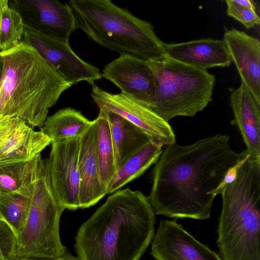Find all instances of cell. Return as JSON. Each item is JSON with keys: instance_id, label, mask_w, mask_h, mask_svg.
Instances as JSON below:
<instances>
[{"instance_id": "6da1fadb", "label": "cell", "mask_w": 260, "mask_h": 260, "mask_svg": "<svg viewBox=\"0 0 260 260\" xmlns=\"http://www.w3.org/2000/svg\"><path fill=\"white\" fill-rule=\"evenodd\" d=\"M218 134L185 146L167 145L154 164L148 200L155 215L203 220L210 216L215 197L210 193L228 171L248 154L230 147Z\"/></svg>"}, {"instance_id": "7a4b0ae2", "label": "cell", "mask_w": 260, "mask_h": 260, "mask_svg": "<svg viewBox=\"0 0 260 260\" xmlns=\"http://www.w3.org/2000/svg\"><path fill=\"white\" fill-rule=\"evenodd\" d=\"M155 214L147 197L119 189L79 228L75 248L81 260H140L154 235Z\"/></svg>"}, {"instance_id": "3957f363", "label": "cell", "mask_w": 260, "mask_h": 260, "mask_svg": "<svg viewBox=\"0 0 260 260\" xmlns=\"http://www.w3.org/2000/svg\"><path fill=\"white\" fill-rule=\"evenodd\" d=\"M0 118L16 116L32 127H41L49 109L72 85L24 41L0 51Z\"/></svg>"}, {"instance_id": "277c9868", "label": "cell", "mask_w": 260, "mask_h": 260, "mask_svg": "<svg viewBox=\"0 0 260 260\" xmlns=\"http://www.w3.org/2000/svg\"><path fill=\"white\" fill-rule=\"evenodd\" d=\"M248 157L221 194L216 243L221 260H260V161Z\"/></svg>"}, {"instance_id": "5b68a950", "label": "cell", "mask_w": 260, "mask_h": 260, "mask_svg": "<svg viewBox=\"0 0 260 260\" xmlns=\"http://www.w3.org/2000/svg\"><path fill=\"white\" fill-rule=\"evenodd\" d=\"M77 28L98 44L120 54L150 61L166 55L164 42L151 23L110 0H71Z\"/></svg>"}, {"instance_id": "8992f818", "label": "cell", "mask_w": 260, "mask_h": 260, "mask_svg": "<svg viewBox=\"0 0 260 260\" xmlns=\"http://www.w3.org/2000/svg\"><path fill=\"white\" fill-rule=\"evenodd\" d=\"M148 61L156 79V92L150 107L165 121L176 116L193 117L212 101L216 79L207 70L166 55Z\"/></svg>"}, {"instance_id": "52a82bcc", "label": "cell", "mask_w": 260, "mask_h": 260, "mask_svg": "<svg viewBox=\"0 0 260 260\" xmlns=\"http://www.w3.org/2000/svg\"><path fill=\"white\" fill-rule=\"evenodd\" d=\"M64 207L55 196L48 160L44 159L34 184L28 212L11 257L53 259L67 251L59 236V221Z\"/></svg>"}, {"instance_id": "ba28073f", "label": "cell", "mask_w": 260, "mask_h": 260, "mask_svg": "<svg viewBox=\"0 0 260 260\" xmlns=\"http://www.w3.org/2000/svg\"><path fill=\"white\" fill-rule=\"evenodd\" d=\"M34 47L57 73L72 85L86 81L92 86L101 79L96 67L81 59L69 41L49 36L38 28L25 25L23 40Z\"/></svg>"}, {"instance_id": "9c48e42d", "label": "cell", "mask_w": 260, "mask_h": 260, "mask_svg": "<svg viewBox=\"0 0 260 260\" xmlns=\"http://www.w3.org/2000/svg\"><path fill=\"white\" fill-rule=\"evenodd\" d=\"M90 95L99 108L114 112L139 127L152 141L164 146L176 142L175 135L168 122L145 103L122 92L109 93L95 84L92 85Z\"/></svg>"}, {"instance_id": "30bf717a", "label": "cell", "mask_w": 260, "mask_h": 260, "mask_svg": "<svg viewBox=\"0 0 260 260\" xmlns=\"http://www.w3.org/2000/svg\"><path fill=\"white\" fill-rule=\"evenodd\" d=\"M79 138L53 142L48 158L54 194L64 208L69 210L79 208Z\"/></svg>"}, {"instance_id": "8fae6325", "label": "cell", "mask_w": 260, "mask_h": 260, "mask_svg": "<svg viewBox=\"0 0 260 260\" xmlns=\"http://www.w3.org/2000/svg\"><path fill=\"white\" fill-rule=\"evenodd\" d=\"M104 78L132 96L152 105L156 89L155 75L147 60L128 53L120 56L107 64L101 73Z\"/></svg>"}, {"instance_id": "7c38bea8", "label": "cell", "mask_w": 260, "mask_h": 260, "mask_svg": "<svg viewBox=\"0 0 260 260\" xmlns=\"http://www.w3.org/2000/svg\"><path fill=\"white\" fill-rule=\"evenodd\" d=\"M51 144L42 131H36L16 116L0 118V165L32 159Z\"/></svg>"}, {"instance_id": "4fadbf2b", "label": "cell", "mask_w": 260, "mask_h": 260, "mask_svg": "<svg viewBox=\"0 0 260 260\" xmlns=\"http://www.w3.org/2000/svg\"><path fill=\"white\" fill-rule=\"evenodd\" d=\"M156 260H221L174 220H161L151 243Z\"/></svg>"}, {"instance_id": "5bb4252c", "label": "cell", "mask_w": 260, "mask_h": 260, "mask_svg": "<svg viewBox=\"0 0 260 260\" xmlns=\"http://www.w3.org/2000/svg\"><path fill=\"white\" fill-rule=\"evenodd\" d=\"M223 41L243 82L260 104V41L235 28H225Z\"/></svg>"}, {"instance_id": "9a60e30c", "label": "cell", "mask_w": 260, "mask_h": 260, "mask_svg": "<svg viewBox=\"0 0 260 260\" xmlns=\"http://www.w3.org/2000/svg\"><path fill=\"white\" fill-rule=\"evenodd\" d=\"M95 120L87 131L79 138L78 168L80 178L79 208L84 209L97 203L107 193L103 183L96 152Z\"/></svg>"}, {"instance_id": "2e32d148", "label": "cell", "mask_w": 260, "mask_h": 260, "mask_svg": "<svg viewBox=\"0 0 260 260\" xmlns=\"http://www.w3.org/2000/svg\"><path fill=\"white\" fill-rule=\"evenodd\" d=\"M230 105L234 114L232 125L241 133L249 153V159L260 161V104L243 82L229 88Z\"/></svg>"}, {"instance_id": "e0dca14e", "label": "cell", "mask_w": 260, "mask_h": 260, "mask_svg": "<svg viewBox=\"0 0 260 260\" xmlns=\"http://www.w3.org/2000/svg\"><path fill=\"white\" fill-rule=\"evenodd\" d=\"M166 55L182 63L207 70L227 67L232 62L223 40L203 38L180 43H164Z\"/></svg>"}, {"instance_id": "ac0fdd59", "label": "cell", "mask_w": 260, "mask_h": 260, "mask_svg": "<svg viewBox=\"0 0 260 260\" xmlns=\"http://www.w3.org/2000/svg\"><path fill=\"white\" fill-rule=\"evenodd\" d=\"M99 109L104 111L109 124L117 171L152 140L139 127L119 115L104 108Z\"/></svg>"}, {"instance_id": "d6986e66", "label": "cell", "mask_w": 260, "mask_h": 260, "mask_svg": "<svg viewBox=\"0 0 260 260\" xmlns=\"http://www.w3.org/2000/svg\"><path fill=\"white\" fill-rule=\"evenodd\" d=\"M31 3L43 26L41 30L53 37L69 41L70 35L77 27L75 17L68 3L63 4L56 0H35Z\"/></svg>"}, {"instance_id": "ffe728a7", "label": "cell", "mask_w": 260, "mask_h": 260, "mask_svg": "<svg viewBox=\"0 0 260 260\" xmlns=\"http://www.w3.org/2000/svg\"><path fill=\"white\" fill-rule=\"evenodd\" d=\"M93 123L82 113L68 107L59 109L46 118L40 131L51 140V143L64 139L80 138Z\"/></svg>"}, {"instance_id": "44dd1931", "label": "cell", "mask_w": 260, "mask_h": 260, "mask_svg": "<svg viewBox=\"0 0 260 260\" xmlns=\"http://www.w3.org/2000/svg\"><path fill=\"white\" fill-rule=\"evenodd\" d=\"M43 161L40 154L29 160L0 165V192L31 193Z\"/></svg>"}, {"instance_id": "7402d4cb", "label": "cell", "mask_w": 260, "mask_h": 260, "mask_svg": "<svg viewBox=\"0 0 260 260\" xmlns=\"http://www.w3.org/2000/svg\"><path fill=\"white\" fill-rule=\"evenodd\" d=\"M163 146L159 142L151 141L130 157L116 172L107 187V193H114L142 175L157 161L162 152Z\"/></svg>"}, {"instance_id": "603a6c76", "label": "cell", "mask_w": 260, "mask_h": 260, "mask_svg": "<svg viewBox=\"0 0 260 260\" xmlns=\"http://www.w3.org/2000/svg\"><path fill=\"white\" fill-rule=\"evenodd\" d=\"M96 125V152L101 180L107 188L116 173L110 126L102 109L94 119Z\"/></svg>"}, {"instance_id": "cb8c5ba5", "label": "cell", "mask_w": 260, "mask_h": 260, "mask_svg": "<svg viewBox=\"0 0 260 260\" xmlns=\"http://www.w3.org/2000/svg\"><path fill=\"white\" fill-rule=\"evenodd\" d=\"M32 193L0 192V220L8 226L16 238L26 218Z\"/></svg>"}, {"instance_id": "d4e9b609", "label": "cell", "mask_w": 260, "mask_h": 260, "mask_svg": "<svg viewBox=\"0 0 260 260\" xmlns=\"http://www.w3.org/2000/svg\"><path fill=\"white\" fill-rule=\"evenodd\" d=\"M0 16V51H3L22 41L25 24L20 14L9 7Z\"/></svg>"}, {"instance_id": "484cf974", "label": "cell", "mask_w": 260, "mask_h": 260, "mask_svg": "<svg viewBox=\"0 0 260 260\" xmlns=\"http://www.w3.org/2000/svg\"><path fill=\"white\" fill-rule=\"evenodd\" d=\"M225 3L228 15L241 22L246 28L250 29L259 25L260 19L256 11L238 5L235 0H228Z\"/></svg>"}, {"instance_id": "4316f807", "label": "cell", "mask_w": 260, "mask_h": 260, "mask_svg": "<svg viewBox=\"0 0 260 260\" xmlns=\"http://www.w3.org/2000/svg\"><path fill=\"white\" fill-rule=\"evenodd\" d=\"M16 237L3 221L0 220V260L12 256L14 250Z\"/></svg>"}, {"instance_id": "83f0119b", "label": "cell", "mask_w": 260, "mask_h": 260, "mask_svg": "<svg viewBox=\"0 0 260 260\" xmlns=\"http://www.w3.org/2000/svg\"><path fill=\"white\" fill-rule=\"evenodd\" d=\"M249 156V153L246 157L239 161L233 167H231L225 174L221 183L216 189L212 191L210 194L214 197H216L217 194H221L225 187L229 184L233 182L236 179L239 169L248 158Z\"/></svg>"}, {"instance_id": "f1b7e54d", "label": "cell", "mask_w": 260, "mask_h": 260, "mask_svg": "<svg viewBox=\"0 0 260 260\" xmlns=\"http://www.w3.org/2000/svg\"><path fill=\"white\" fill-rule=\"evenodd\" d=\"M6 260H81L78 256H75L70 253H66L61 257L53 259H37V258H26L20 257H9Z\"/></svg>"}, {"instance_id": "f546056e", "label": "cell", "mask_w": 260, "mask_h": 260, "mask_svg": "<svg viewBox=\"0 0 260 260\" xmlns=\"http://www.w3.org/2000/svg\"><path fill=\"white\" fill-rule=\"evenodd\" d=\"M235 2L239 5L247 8L252 10L256 11V8L252 1L250 0H235Z\"/></svg>"}, {"instance_id": "4dcf8cb0", "label": "cell", "mask_w": 260, "mask_h": 260, "mask_svg": "<svg viewBox=\"0 0 260 260\" xmlns=\"http://www.w3.org/2000/svg\"><path fill=\"white\" fill-rule=\"evenodd\" d=\"M8 3L7 0H0V15L5 10L9 8Z\"/></svg>"}, {"instance_id": "1f68e13d", "label": "cell", "mask_w": 260, "mask_h": 260, "mask_svg": "<svg viewBox=\"0 0 260 260\" xmlns=\"http://www.w3.org/2000/svg\"><path fill=\"white\" fill-rule=\"evenodd\" d=\"M2 72H3V62H2V59L0 57V84H1V79H2Z\"/></svg>"}, {"instance_id": "d6a6232c", "label": "cell", "mask_w": 260, "mask_h": 260, "mask_svg": "<svg viewBox=\"0 0 260 260\" xmlns=\"http://www.w3.org/2000/svg\"><path fill=\"white\" fill-rule=\"evenodd\" d=\"M0 21H1V16H0Z\"/></svg>"}, {"instance_id": "836d02e7", "label": "cell", "mask_w": 260, "mask_h": 260, "mask_svg": "<svg viewBox=\"0 0 260 260\" xmlns=\"http://www.w3.org/2000/svg\"><path fill=\"white\" fill-rule=\"evenodd\" d=\"M0 93H1V88H0Z\"/></svg>"}]
</instances>
